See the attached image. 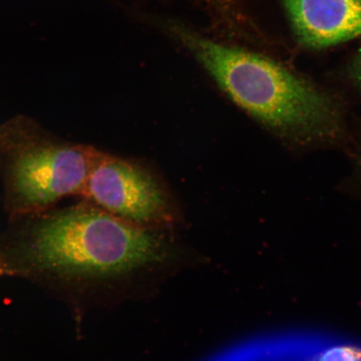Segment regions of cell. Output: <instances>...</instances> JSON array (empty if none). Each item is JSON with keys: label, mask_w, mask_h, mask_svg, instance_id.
<instances>
[{"label": "cell", "mask_w": 361, "mask_h": 361, "mask_svg": "<svg viewBox=\"0 0 361 361\" xmlns=\"http://www.w3.org/2000/svg\"><path fill=\"white\" fill-rule=\"evenodd\" d=\"M162 26L238 106L261 123L301 140L323 137L336 128L332 102L278 63L216 42L178 21L166 20Z\"/></svg>", "instance_id": "cell-1"}, {"label": "cell", "mask_w": 361, "mask_h": 361, "mask_svg": "<svg viewBox=\"0 0 361 361\" xmlns=\"http://www.w3.org/2000/svg\"><path fill=\"white\" fill-rule=\"evenodd\" d=\"M30 255L39 267L72 275H113L164 259L166 247L137 223L94 203H81L43 221Z\"/></svg>", "instance_id": "cell-2"}, {"label": "cell", "mask_w": 361, "mask_h": 361, "mask_svg": "<svg viewBox=\"0 0 361 361\" xmlns=\"http://www.w3.org/2000/svg\"><path fill=\"white\" fill-rule=\"evenodd\" d=\"M102 153L62 141L24 116L6 121L0 125V173L8 206L16 214L35 213L82 195Z\"/></svg>", "instance_id": "cell-3"}, {"label": "cell", "mask_w": 361, "mask_h": 361, "mask_svg": "<svg viewBox=\"0 0 361 361\" xmlns=\"http://www.w3.org/2000/svg\"><path fill=\"white\" fill-rule=\"evenodd\" d=\"M81 197L138 224L161 218L165 209L164 194L152 176L129 161L104 152Z\"/></svg>", "instance_id": "cell-4"}, {"label": "cell", "mask_w": 361, "mask_h": 361, "mask_svg": "<svg viewBox=\"0 0 361 361\" xmlns=\"http://www.w3.org/2000/svg\"><path fill=\"white\" fill-rule=\"evenodd\" d=\"M298 38L322 49L361 37V0H283Z\"/></svg>", "instance_id": "cell-5"}, {"label": "cell", "mask_w": 361, "mask_h": 361, "mask_svg": "<svg viewBox=\"0 0 361 361\" xmlns=\"http://www.w3.org/2000/svg\"><path fill=\"white\" fill-rule=\"evenodd\" d=\"M204 4L209 10L221 19H223L233 29H236V24L242 13L239 12L237 0H197Z\"/></svg>", "instance_id": "cell-6"}, {"label": "cell", "mask_w": 361, "mask_h": 361, "mask_svg": "<svg viewBox=\"0 0 361 361\" xmlns=\"http://www.w3.org/2000/svg\"><path fill=\"white\" fill-rule=\"evenodd\" d=\"M353 75L356 84H357L361 89V49L355 62Z\"/></svg>", "instance_id": "cell-7"}, {"label": "cell", "mask_w": 361, "mask_h": 361, "mask_svg": "<svg viewBox=\"0 0 361 361\" xmlns=\"http://www.w3.org/2000/svg\"><path fill=\"white\" fill-rule=\"evenodd\" d=\"M10 272H11V271L7 267V265L6 264L3 263V262L1 260H0V276H2V275H4V274H7Z\"/></svg>", "instance_id": "cell-8"}]
</instances>
